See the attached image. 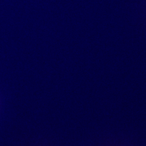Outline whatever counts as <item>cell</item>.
<instances>
[]
</instances>
